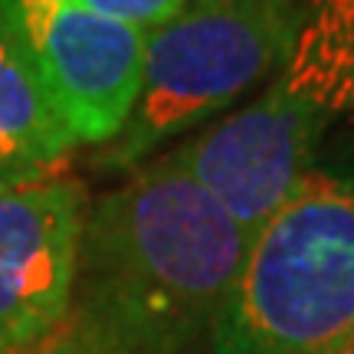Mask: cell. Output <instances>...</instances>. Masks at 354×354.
<instances>
[{
  "instance_id": "cell-4",
  "label": "cell",
  "mask_w": 354,
  "mask_h": 354,
  "mask_svg": "<svg viewBox=\"0 0 354 354\" xmlns=\"http://www.w3.org/2000/svg\"><path fill=\"white\" fill-rule=\"evenodd\" d=\"M0 24L79 145H112L135 112L148 33L69 0H0Z\"/></svg>"
},
{
  "instance_id": "cell-2",
  "label": "cell",
  "mask_w": 354,
  "mask_h": 354,
  "mask_svg": "<svg viewBox=\"0 0 354 354\" xmlns=\"http://www.w3.org/2000/svg\"><path fill=\"white\" fill-rule=\"evenodd\" d=\"M214 354H354V177L308 171L250 240Z\"/></svg>"
},
{
  "instance_id": "cell-8",
  "label": "cell",
  "mask_w": 354,
  "mask_h": 354,
  "mask_svg": "<svg viewBox=\"0 0 354 354\" xmlns=\"http://www.w3.org/2000/svg\"><path fill=\"white\" fill-rule=\"evenodd\" d=\"M279 73L338 115L354 105V0H308Z\"/></svg>"
},
{
  "instance_id": "cell-7",
  "label": "cell",
  "mask_w": 354,
  "mask_h": 354,
  "mask_svg": "<svg viewBox=\"0 0 354 354\" xmlns=\"http://www.w3.org/2000/svg\"><path fill=\"white\" fill-rule=\"evenodd\" d=\"M76 145L43 79L0 24V190L56 177Z\"/></svg>"
},
{
  "instance_id": "cell-3",
  "label": "cell",
  "mask_w": 354,
  "mask_h": 354,
  "mask_svg": "<svg viewBox=\"0 0 354 354\" xmlns=\"http://www.w3.org/2000/svg\"><path fill=\"white\" fill-rule=\"evenodd\" d=\"M302 0H187L148 33L135 112L99 167L131 171L171 138L230 109L272 79L289 56Z\"/></svg>"
},
{
  "instance_id": "cell-10",
  "label": "cell",
  "mask_w": 354,
  "mask_h": 354,
  "mask_svg": "<svg viewBox=\"0 0 354 354\" xmlns=\"http://www.w3.org/2000/svg\"><path fill=\"white\" fill-rule=\"evenodd\" d=\"M37 354H99V351H95V348H88L76 331L66 328V331H56L50 342L39 344Z\"/></svg>"
},
{
  "instance_id": "cell-9",
  "label": "cell",
  "mask_w": 354,
  "mask_h": 354,
  "mask_svg": "<svg viewBox=\"0 0 354 354\" xmlns=\"http://www.w3.org/2000/svg\"><path fill=\"white\" fill-rule=\"evenodd\" d=\"M69 3H79L115 24L135 26L141 33H151L167 20H174L187 0H69Z\"/></svg>"
},
{
  "instance_id": "cell-1",
  "label": "cell",
  "mask_w": 354,
  "mask_h": 354,
  "mask_svg": "<svg viewBox=\"0 0 354 354\" xmlns=\"http://www.w3.org/2000/svg\"><path fill=\"white\" fill-rule=\"evenodd\" d=\"M246 250L174 154H154L86 210L69 331L99 354H187L214 335Z\"/></svg>"
},
{
  "instance_id": "cell-5",
  "label": "cell",
  "mask_w": 354,
  "mask_h": 354,
  "mask_svg": "<svg viewBox=\"0 0 354 354\" xmlns=\"http://www.w3.org/2000/svg\"><path fill=\"white\" fill-rule=\"evenodd\" d=\"M331 118L282 73L263 92L174 148L184 167L253 240L312 171V154Z\"/></svg>"
},
{
  "instance_id": "cell-6",
  "label": "cell",
  "mask_w": 354,
  "mask_h": 354,
  "mask_svg": "<svg viewBox=\"0 0 354 354\" xmlns=\"http://www.w3.org/2000/svg\"><path fill=\"white\" fill-rule=\"evenodd\" d=\"M86 187L46 177L0 190V354H30L69 322Z\"/></svg>"
}]
</instances>
